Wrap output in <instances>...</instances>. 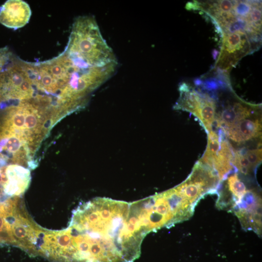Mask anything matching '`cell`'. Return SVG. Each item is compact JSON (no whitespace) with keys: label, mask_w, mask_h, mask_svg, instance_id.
Returning a JSON list of instances; mask_svg holds the SVG:
<instances>
[{"label":"cell","mask_w":262,"mask_h":262,"mask_svg":"<svg viewBox=\"0 0 262 262\" xmlns=\"http://www.w3.org/2000/svg\"><path fill=\"white\" fill-rule=\"evenodd\" d=\"M7 180L1 182L3 192L9 196H19L28 188L30 181V171L23 166L11 164L5 166Z\"/></svg>","instance_id":"52a82bcc"},{"label":"cell","mask_w":262,"mask_h":262,"mask_svg":"<svg viewBox=\"0 0 262 262\" xmlns=\"http://www.w3.org/2000/svg\"><path fill=\"white\" fill-rule=\"evenodd\" d=\"M31 16L29 4L22 0H7L0 7V23L15 30L27 24Z\"/></svg>","instance_id":"8992f818"},{"label":"cell","mask_w":262,"mask_h":262,"mask_svg":"<svg viewBox=\"0 0 262 262\" xmlns=\"http://www.w3.org/2000/svg\"><path fill=\"white\" fill-rule=\"evenodd\" d=\"M227 185L228 190L232 195L234 206L243 196L246 191V187L236 173L230 176L228 178Z\"/></svg>","instance_id":"7c38bea8"},{"label":"cell","mask_w":262,"mask_h":262,"mask_svg":"<svg viewBox=\"0 0 262 262\" xmlns=\"http://www.w3.org/2000/svg\"><path fill=\"white\" fill-rule=\"evenodd\" d=\"M65 50L96 66H105L116 62L95 18L91 16H82L76 19Z\"/></svg>","instance_id":"3957f363"},{"label":"cell","mask_w":262,"mask_h":262,"mask_svg":"<svg viewBox=\"0 0 262 262\" xmlns=\"http://www.w3.org/2000/svg\"><path fill=\"white\" fill-rule=\"evenodd\" d=\"M257 1H234L232 11L241 18L250 17V14Z\"/></svg>","instance_id":"4fadbf2b"},{"label":"cell","mask_w":262,"mask_h":262,"mask_svg":"<svg viewBox=\"0 0 262 262\" xmlns=\"http://www.w3.org/2000/svg\"><path fill=\"white\" fill-rule=\"evenodd\" d=\"M234 153L233 148L227 141H221L219 149L212 166L219 180L224 179L232 170Z\"/></svg>","instance_id":"9c48e42d"},{"label":"cell","mask_w":262,"mask_h":262,"mask_svg":"<svg viewBox=\"0 0 262 262\" xmlns=\"http://www.w3.org/2000/svg\"><path fill=\"white\" fill-rule=\"evenodd\" d=\"M232 141L241 143L261 135V123L257 119H243L224 131Z\"/></svg>","instance_id":"ba28073f"},{"label":"cell","mask_w":262,"mask_h":262,"mask_svg":"<svg viewBox=\"0 0 262 262\" xmlns=\"http://www.w3.org/2000/svg\"><path fill=\"white\" fill-rule=\"evenodd\" d=\"M218 53V52L217 50H216L215 49H214L213 50V57L214 59H216V57L217 56Z\"/></svg>","instance_id":"e0dca14e"},{"label":"cell","mask_w":262,"mask_h":262,"mask_svg":"<svg viewBox=\"0 0 262 262\" xmlns=\"http://www.w3.org/2000/svg\"><path fill=\"white\" fill-rule=\"evenodd\" d=\"M233 165L244 174H248L253 169L245 154L240 151L234 152Z\"/></svg>","instance_id":"5bb4252c"},{"label":"cell","mask_w":262,"mask_h":262,"mask_svg":"<svg viewBox=\"0 0 262 262\" xmlns=\"http://www.w3.org/2000/svg\"><path fill=\"white\" fill-rule=\"evenodd\" d=\"M244 154L253 169L259 165L262 161L261 148L248 150Z\"/></svg>","instance_id":"9a60e30c"},{"label":"cell","mask_w":262,"mask_h":262,"mask_svg":"<svg viewBox=\"0 0 262 262\" xmlns=\"http://www.w3.org/2000/svg\"><path fill=\"white\" fill-rule=\"evenodd\" d=\"M221 141V139L216 132L210 131L205 152L199 162L212 168L213 161L219 149Z\"/></svg>","instance_id":"8fae6325"},{"label":"cell","mask_w":262,"mask_h":262,"mask_svg":"<svg viewBox=\"0 0 262 262\" xmlns=\"http://www.w3.org/2000/svg\"><path fill=\"white\" fill-rule=\"evenodd\" d=\"M54 125L45 111L30 102L21 101L6 107L0 131L23 138L35 154Z\"/></svg>","instance_id":"7a4b0ae2"},{"label":"cell","mask_w":262,"mask_h":262,"mask_svg":"<svg viewBox=\"0 0 262 262\" xmlns=\"http://www.w3.org/2000/svg\"><path fill=\"white\" fill-rule=\"evenodd\" d=\"M180 96L176 107L191 112L198 118L208 133L212 131L216 110L214 100L185 83L180 85Z\"/></svg>","instance_id":"277c9868"},{"label":"cell","mask_w":262,"mask_h":262,"mask_svg":"<svg viewBox=\"0 0 262 262\" xmlns=\"http://www.w3.org/2000/svg\"><path fill=\"white\" fill-rule=\"evenodd\" d=\"M147 234L131 202L97 197L74 211L52 255L54 262H134Z\"/></svg>","instance_id":"6da1fadb"},{"label":"cell","mask_w":262,"mask_h":262,"mask_svg":"<svg viewBox=\"0 0 262 262\" xmlns=\"http://www.w3.org/2000/svg\"><path fill=\"white\" fill-rule=\"evenodd\" d=\"M232 210L243 228L251 229L261 235L262 232V200L253 190H247Z\"/></svg>","instance_id":"5b68a950"},{"label":"cell","mask_w":262,"mask_h":262,"mask_svg":"<svg viewBox=\"0 0 262 262\" xmlns=\"http://www.w3.org/2000/svg\"><path fill=\"white\" fill-rule=\"evenodd\" d=\"M251 111L243 103H235L222 111L216 119L217 126L225 131L240 121L249 117Z\"/></svg>","instance_id":"30bf717a"},{"label":"cell","mask_w":262,"mask_h":262,"mask_svg":"<svg viewBox=\"0 0 262 262\" xmlns=\"http://www.w3.org/2000/svg\"><path fill=\"white\" fill-rule=\"evenodd\" d=\"M14 57L7 47L0 49V72L8 66Z\"/></svg>","instance_id":"2e32d148"}]
</instances>
